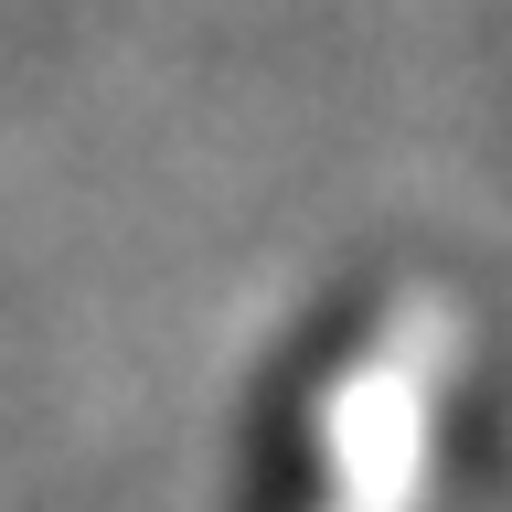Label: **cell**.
Here are the masks:
<instances>
[{
	"mask_svg": "<svg viewBox=\"0 0 512 512\" xmlns=\"http://www.w3.org/2000/svg\"><path fill=\"white\" fill-rule=\"evenodd\" d=\"M438 374H448V320L406 310L363 352V374L331 384L320 406V459H331V502L320 512H406L427 480V438H438Z\"/></svg>",
	"mask_w": 512,
	"mask_h": 512,
	"instance_id": "cell-1",
	"label": "cell"
}]
</instances>
